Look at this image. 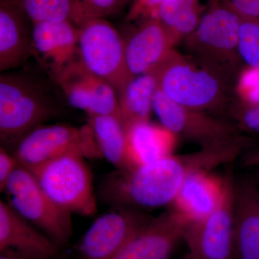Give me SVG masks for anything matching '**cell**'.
I'll return each instance as SVG.
<instances>
[{
    "label": "cell",
    "instance_id": "obj_24",
    "mask_svg": "<svg viewBox=\"0 0 259 259\" xmlns=\"http://www.w3.org/2000/svg\"><path fill=\"white\" fill-rule=\"evenodd\" d=\"M120 7L119 0H70L69 20L80 27L91 20L105 19Z\"/></svg>",
    "mask_w": 259,
    "mask_h": 259
},
{
    "label": "cell",
    "instance_id": "obj_34",
    "mask_svg": "<svg viewBox=\"0 0 259 259\" xmlns=\"http://www.w3.org/2000/svg\"><path fill=\"white\" fill-rule=\"evenodd\" d=\"M257 183H258V188H259V168L258 171V180H257Z\"/></svg>",
    "mask_w": 259,
    "mask_h": 259
},
{
    "label": "cell",
    "instance_id": "obj_33",
    "mask_svg": "<svg viewBox=\"0 0 259 259\" xmlns=\"http://www.w3.org/2000/svg\"><path fill=\"white\" fill-rule=\"evenodd\" d=\"M129 0H119V2H120V4L121 5V7L122 6V5H124L125 4V3H127V2H128Z\"/></svg>",
    "mask_w": 259,
    "mask_h": 259
},
{
    "label": "cell",
    "instance_id": "obj_10",
    "mask_svg": "<svg viewBox=\"0 0 259 259\" xmlns=\"http://www.w3.org/2000/svg\"><path fill=\"white\" fill-rule=\"evenodd\" d=\"M114 207L97 218L85 233L78 248L81 259H111L151 219L139 209Z\"/></svg>",
    "mask_w": 259,
    "mask_h": 259
},
{
    "label": "cell",
    "instance_id": "obj_7",
    "mask_svg": "<svg viewBox=\"0 0 259 259\" xmlns=\"http://www.w3.org/2000/svg\"><path fill=\"white\" fill-rule=\"evenodd\" d=\"M233 163L227 165L221 202L212 212L186 226L183 241L188 253L198 259H233L234 191Z\"/></svg>",
    "mask_w": 259,
    "mask_h": 259
},
{
    "label": "cell",
    "instance_id": "obj_18",
    "mask_svg": "<svg viewBox=\"0 0 259 259\" xmlns=\"http://www.w3.org/2000/svg\"><path fill=\"white\" fill-rule=\"evenodd\" d=\"M211 173L200 171L191 175L171 204L174 209L188 218L190 222L208 215L222 199L224 179Z\"/></svg>",
    "mask_w": 259,
    "mask_h": 259
},
{
    "label": "cell",
    "instance_id": "obj_22",
    "mask_svg": "<svg viewBox=\"0 0 259 259\" xmlns=\"http://www.w3.org/2000/svg\"><path fill=\"white\" fill-rule=\"evenodd\" d=\"M204 11L201 0H166L156 17L178 44L195 30Z\"/></svg>",
    "mask_w": 259,
    "mask_h": 259
},
{
    "label": "cell",
    "instance_id": "obj_31",
    "mask_svg": "<svg viewBox=\"0 0 259 259\" xmlns=\"http://www.w3.org/2000/svg\"><path fill=\"white\" fill-rule=\"evenodd\" d=\"M0 259H18V257L16 255L10 254V253H1Z\"/></svg>",
    "mask_w": 259,
    "mask_h": 259
},
{
    "label": "cell",
    "instance_id": "obj_1",
    "mask_svg": "<svg viewBox=\"0 0 259 259\" xmlns=\"http://www.w3.org/2000/svg\"><path fill=\"white\" fill-rule=\"evenodd\" d=\"M151 74L158 90L182 106L228 115L236 97V83L173 49Z\"/></svg>",
    "mask_w": 259,
    "mask_h": 259
},
{
    "label": "cell",
    "instance_id": "obj_15",
    "mask_svg": "<svg viewBox=\"0 0 259 259\" xmlns=\"http://www.w3.org/2000/svg\"><path fill=\"white\" fill-rule=\"evenodd\" d=\"M177 44L157 17L142 20L125 40V61L130 73L134 76L151 74Z\"/></svg>",
    "mask_w": 259,
    "mask_h": 259
},
{
    "label": "cell",
    "instance_id": "obj_13",
    "mask_svg": "<svg viewBox=\"0 0 259 259\" xmlns=\"http://www.w3.org/2000/svg\"><path fill=\"white\" fill-rule=\"evenodd\" d=\"M0 251L23 258L55 259L61 246L1 200Z\"/></svg>",
    "mask_w": 259,
    "mask_h": 259
},
{
    "label": "cell",
    "instance_id": "obj_30",
    "mask_svg": "<svg viewBox=\"0 0 259 259\" xmlns=\"http://www.w3.org/2000/svg\"><path fill=\"white\" fill-rule=\"evenodd\" d=\"M240 163L243 167L259 168V148H250L240 157Z\"/></svg>",
    "mask_w": 259,
    "mask_h": 259
},
{
    "label": "cell",
    "instance_id": "obj_4",
    "mask_svg": "<svg viewBox=\"0 0 259 259\" xmlns=\"http://www.w3.org/2000/svg\"><path fill=\"white\" fill-rule=\"evenodd\" d=\"M82 155L70 153L30 171L61 209L85 217L97 212L93 175Z\"/></svg>",
    "mask_w": 259,
    "mask_h": 259
},
{
    "label": "cell",
    "instance_id": "obj_20",
    "mask_svg": "<svg viewBox=\"0 0 259 259\" xmlns=\"http://www.w3.org/2000/svg\"><path fill=\"white\" fill-rule=\"evenodd\" d=\"M88 124L102 157L117 170L130 168L126 152V127L122 118L110 115L91 116L88 117Z\"/></svg>",
    "mask_w": 259,
    "mask_h": 259
},
{
    "label": "cell",
    "instance_id": "obj_16",
    "mask_svg": "<svg viewBox=\"0 0 259 259\" xmlns=\"http://www.w3.org/2000/svg\"><path fill=\"white\" fill-rule=\"evenodd\" d=\"M233 259H259V188L254 180H236Z\"/></svg>",
    "mask_w": 259,
    "mask_h": 259
},
{
    "label": "cell",
    "instance_id": "obj_11",
    "mask_svg": "<svg viewBox=\"0 0 259 259\" xmlns=\"http://www.w3.org/2000/svg\"><path fill=\"white\" fill-rule=\"evenodd\" d=\"M71 107L83 110L88 117H121L118 96L105 80L89 71L79 58L52 78Z\"/></svg>",
    "mask_w": 259,
    "mask_h": 259
},
{
    "label": "cell",
    "instance_id": "obj_26",
    "mask_svg": "<svg viewBox=\"0 0 259 259\" xmlns=\"http://www.w3.org/2000/svg\"><path fill=\"white\" fill-rule=\"evenodd\" d=\"M228 115L242 131L259 135V103H246L236 97Z\"/></svg>",
    "mask_w": 259,
    "mask_h": 259
},
{
    "label": "cell",
    "instance_id": "obj_14",
    "mask_svg": "<svg viewBox=\"0 0 259 259\" xmlns=\"http://www.w3.org/2000/svg\"><path fill=\"white\" fill-rule=\"evenodd\" d=\"M79 28L69 19L33 23L32 56L54 78L79 58Z\"/></svg>",
    "mask_w": 259,
    "mask_h": 259
},
{
    "label": "cell",
    "instance_id": "obj_17",
    "mask_svg": "<svg viewBox=\"0 0 259 259\" xmlns=\"http://www.w3.org/2000/svg\"><path fill=\"white\" fill-rule=\"evenodd\" d=\"M33 23L10 0H0V71L18 69L32 56Z\"/></svg>",
    "mask_w": 259,
    "mask_h": 259
},
{
    "label": "cell",
    "instance_id": "obj_8",
    "mask_svg": "<svg viewBox=\"0 0 259 259\" xmlns=\"http://www.w3.org/2000/svg\"><path fill=\"white\" fill-rule=\"evenodd\" d=\"M70 153L84 158L102 157L93 130L66 125H41L29 133L15 146L19 163L30 171Z\"/></svg>",
    "mask_w": 259,
    "mask_h": 259
},
{
    "label": "cell",
    "instance_id": "obj_9",
    "mask_svg": "<svg viewBox=\"0 0 259 259\" xmlns=\"http://www.w3.org/2000/svg\"><path fill=\"white\" fill-rule=\"evenodd\" d=\"M153 110L161 125L177 139L198 144L201 148L223 144L243 135L233 121L178 105L158 89L153 97Z\"/></svg>",
    "mask_w": 259,
    "mask_h": 259
},
{
    "label": "cell",
    "instance_id": "obj_5",
    "mask_svg": "<svg viewBox=\"0 0 259 259\" xmlns=\"http://www.w3.org/2000/svg\"><path fill=\"white\" fill-rule=\"evenodd\" d=\"M3 192L12 208L56 244L61 247L69 243L73 235L71 214L51 200L30 170L20 164L8 179Z\"/></svg>",
    "mask_w": 259,
    "mask_h": 259
},
{
    "label": "cell",
    "instance_id": "obj_25",
    "mask_svg": "<svg viewBox=\"0 0 259 259\" xmlns=\"http://www.w3.org/2000/svg\"><path fill=\"white\" fill-rule=\"evenodd\" d=\"M238 49L243 65L259 69V20L241 18Z\"/></svg>",
    "mask_w": 259,
    "mask_h": 259
},
{
    "label": "cell",
    "instance_id": "obj_3",
    "mask_svg": "<svg viewBox=\"0 0 259 259\" xmlns=\"http://www.w3.org/2000/svg\"><path fill=\"white\" fill-rule=\"evenodd\" d=\"M241 22L221 0H208L197 28L184 40L189 56L237 83L243 66L238 49Z\"/></svg>",
    "mask_w": 259,
    "mask_h": 259
},
{
    "label": "cell",
    "instance_id": "obj_21",
    "mask_svg": "<svg viewBox=\"0 0 259 259\" xmlns=\"http://www.w3.org/2000/svg\"><path fill=\"white\" fill-rule=\"evenodd\" d=\"M153 74L135 76L118 95L121 117L125 127L149 121L157 90Z\"/></svg>",
    "mask_w": 259,
    "mask_h": 259
},
{
    "label": "cell",
    "instance_id": "obj_19",
    "mask_svg": "<svg viewBox=\"0 0 259 259\" xmlns=\"http://www.w3.org/2000/svg\"><path fill=\"white\" fill-rule=\"evenodd\" d=\"M177 138L161 125L139 122L126 127V152L130 168L172 154Z\"/></svg>",
    "mask_w": 259,
    "mask_h": 259
},
{
    "label": "cell",
    "instance_id": "obj_28",
    "mask_svg": "<svg viewBox=\"0 0 259 259\" xmlns=\"http://www.w3.org/2000/svg\"><path fill=\"white\" fill-rule=\"evenodd\" d=\"M242 18L259 20V0H221Z\"/></svg>",
    "mask_w": 259,
    "mask_h": 259
},
{
    "label": "cell",
    "instance_id": "obj_29",
    "mask_svg": "<svg viewBox=\"0 0 259 259\" xmlns=\"http://www.w3.org/2000/svg\"><path fill=\"white\" fill-rule=\"evenodd\" d=\"M20 166L18 160L14 154H11L5 149V147L0 148V190L3 192L12 174Z\"/></svg>",
    "mask_w": 259,
    "mask_h": 259
},
{
    "label": "cell",
    "instance_id": "obj_2",
    "mask_svg": "<svg viewBox=\"0 0 259 259\" xmlns=\"http://www.w3.org/2000/svg\"><path fill=\"white\" fill-rule=\"evenodd\" d=\"M59 111L47 83L31 74L4 72L0 76V139L15 146Z\"/></svg>",
    "mask_w": 259,
    "mask_h": 259
},
{
    "label": "cell",
    "instance_id": "obj_6",
    "mask_svg": "<svg viewBox=\"0 0 259 259\" xmlns=\"http://www.w3.org/2000/svg\"><path fill=\"white\" fill-rule=\"evenodd\" d=\"M78 28L80 61L110 83L118 96L135 77L126 64L125 40L105 19L91 20Z\"/></svg>",
    "mask_w": 259,
    "mask_h": 259
},
{
    "label": "cell",
    "instance_id": "obj_23",
    "mask_svg": "<svg viewBox=\"0 0 259 259\" xmlns=\"http://www.w3.org/2000/svg\"><path fill=\"white\" fill-rule=\"evenodd\" d=\"M33 23L69 19L70 0H10Z\"/></svg>",
    "mask_w": 259,
    "mask_h": 259
},
{
    "label": "cell",
    "instance_id": "obj_12",
    "mask_svg": "<svg viewBox=\"0 0 259 259\" xmlns=\"http://www.w3.org/2000/svg\"><path fill=\"white\" fill-rule=\"evenodd\" d=\"M190 222L172 207L151 218L111 259H171Z\"/></svg>",
    "mask_w": 259,
    "mask_h": 259
},
{
    "label": "cell",
    "instance_id": "obj_27",
    "mask_svg": "<svg viewBox=\"0 0 259 259\" xmlns=\"http://www.w3.org/2000/svg\"><path fill=\"white\" fill-rule=\"evenodd\" d=\"M166 0H134L127 15L125 21L144 20L156 17L158 8Z\"/></svg>",
    "mask_w": 259,
    "mask_h": 259
},
{
    "label": "cell",
    "instance_id": "obj_32",
    "mask_svg": "<svg viewBox=\"0 0 259 259\" xmlns=\"http://www.w3.org/2000/svg\"><path fill=\"white\" fill-rule=\"evenodd\" d=\"M182 259H198L197 258H195V257L192 256V255H191L190 254H189V253H187V254H186L185 256Z\"/></svg>",
    "mask_w": 259,
    "mask_h": 259
},
{
    "label": "cell",
    "instance_id": "obj_35",
    "mask_svg": "<svg viewBox=\"0 0 259 259\" xmlns=\"http://www.w3.org/2000/svg\"><path fill=\"white\" fill-rule=\"evenodd\" d=\"M18 259H29V258H20V257H18Z\"/></svg>",
    "mask_w": 259,
    "mask_h": 259
}]
</instances>
